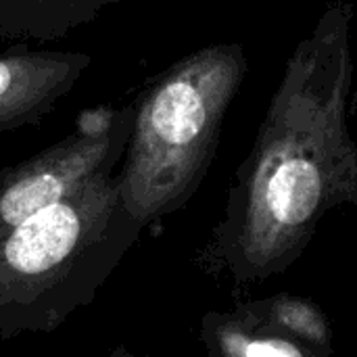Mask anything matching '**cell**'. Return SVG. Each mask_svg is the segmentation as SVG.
I'll use <instances>...</instances> for the list:
<instances>
[{"label":"cell","mask_w":357,"mask_h":357,"mask_svg":"<svg viewBox=\"0 0 357 357\" xmlns=\"http://www.w3.org/2000/svg\"><path fill=\"white\" fill-rule=\"evenodd\" d=\"M134 121V102L92 107L71 134L33 157L0 169V238L38 211L52 207L121 163Z\"/></svg>","instance_id":"4"},{"label":"cell","mask_w":357,"mask_h":357,"mask_svg":"<svg viewBox=\"0 0 357 357\" xmlns=\"http://www.w3.org/2000/svg\"><path fill=\"white\" fill-rule=\"evenodd\" d=\"M199 339L207 357H333V351L312 347L270 324L255 301L207 312Z\"/></svg>","instance_id":"6"},{"label":"cell","mask_w":357,"mask_h":357,"mask_svg":"<svg viewBox=\"0 0 357 357\" xmlns=\"http://www.w3.org/2000/svg\"><path fill=\"white\" fill-rule=\"evenodd\" d=\"M249 71L243 44L203 46L149 79L115 180L144 224L182 209L205 180L226 113Z\"/></svg>","instance_id":"3"},{"label":"cell","mask_w":357,"mask_h":357,"mask_svg":"<svg viewBox=\"0 0 357 357\" xmlns=\"http://www.w3.org/2000/svg\"><path fill=\"white\" fill-rule=\"evenodd\" d=\"M121 0H0V38L54 40Z\"/></svg>","instance_id":"7"},{"label":"cell","mask_w":357,"mask_h":357,"mask_svg":"<svg viewBox=\"0 0 357 357\" xmlns=\"http://www.w3.org/2000/svg\"><path fill=\"white\" fill-rule=\"evenodd\" d=\"M354 100H356V113H357V88H356V98H354Z\"/></svg>","instance_id":"10"},{"label":"cell","mask_w":357,"mask_h":357,"mask_svg":"<svg viewBox=\"0 0 357 357\" xmlns=\"http://www.w3.org/2000/svg\"><path fill=\"white\" fill-rule=\"evenodd\" d=\"M90 65L92 56L75 50L0 52V134L46 117Z\"/></svg>","instance_id":"5"},{"label":"cell","mask_w":357,"mask_h":357,"mask_svg":"<svg viewBox=\"0 0 357 357\" xmlns=\"http://www.w3.org/2000/svg\"><path fill=\"white\" fill-rule=\"evenodd\" d=\"M102 357H149V356H136V354H132V351H128V349H123V347H117V349H113L111 354H107V356Z\"/></svg>","instance_id":"9"},{"label":"cell","mask_w":357,"mask_h":357,"mask_svg":"<svg viewBox=\"0 0 357 357\" xmlns=\"http://www.w3.org/2000/svg\"><path fill=\"white\" fill-rule=\"evenodd\" d=\"M354 4L335 2L295 46L224 215L197 253L234 295L284 274L333 209L357 205V142L347 126Z\"/></svg>","instance_id":"1"},{"label":"cell","mask_w":357,"mask_h":357,"mask_svg":"<svg viewBox=\"0 0 357 357\" xmlns=\"http://www.w3.org/2000/svg\"><path fill=\"white\" fill-rule=\"evenodd\" d=\"M253 301L261 312V316L276 328L284 331L287 335L312 347L333 351V341H335L333 322L324 312V307L314 299L293 293H278Z\"/></svg>","instance_id":"8"},{"label":"cell","mask_w":357,"mask_h":357,"mask_svg":"<svg viewBox=\"0 0 357 357\" xmlns=\"http://www.w3.org/2000/svg\"><path fill=\"white\" fill-rule=\"evenodd\" d=\"M144 228L111 174L10 230L0 238V339L63 326L96 299Z\"/></svg>","instance_id":"2"}]
</instances>
